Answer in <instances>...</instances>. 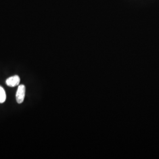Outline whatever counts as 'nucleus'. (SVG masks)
Here are the masks:
<instances>
[{
    "mask_svg": "<svg viewBox=\"0 0 159 159\" xmlns=\"http://www.w3.org/2000/svg\"><path fill=\"white\" fill-rule=\"evenodd\" d=\"M6 100V91L4 90V89L0 85V103L5 102Z\"/></svg>",
    "mask_w": 159,
    "mask_h": 159,
    "instance_id": "nucleus-3",
    "label": "nucleus"
},
{
    "mask_svg": "<svg viewBox=\"0 0 159 159\" xmlns=\"http://www.w3.org/2000/svg\"><path fill=\"white\" fill-rule=\"evenodd\" d=\"M20 79L18 75H14L6 80V84L9 87H16L19 85Z\"/></svg>",
    "mask_w": 159,
    "mask_h": 159,
    "instance_id": "nucleus-2",
    "label": "nucleus"
},
{
    "mask_svg": "<svg viewBox=\"0 0 159 159\" xmlns=\"http://www.w3.org/2000/svg\"><path fill=\"white\" fill-rule=\"evenodd\" d=\"M25 95V87L24 85H20L18 87L16 93V100L18 104H21L24 102Z\"/></svg>",
    "mask_w": 159,
    "mask_h": 159,
    "instance_id": "nucleus-1",
    "label": "nucleus"
}]
</instances>
